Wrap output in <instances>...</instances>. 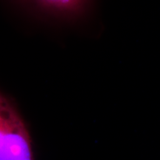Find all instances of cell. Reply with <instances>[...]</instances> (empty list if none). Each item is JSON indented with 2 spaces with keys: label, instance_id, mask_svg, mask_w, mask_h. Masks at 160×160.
I'll use <instances>...</instances> for the list:
<instances>
[{
  "label": "cell",
  "instance_id": "7a4b0ae2",
  "mask_svg": "<svg viewBox=\"0 0 160 160\" xmlns=\"http://www.w3.org/2000/svg\"><path fill=\"white\" fill-rule=\"evenodd\" d=\"M49 2H55V3H64L65 2L68 1V0H48Z\"/></svg>",
  "mask_w": 160,
  "mask_h": 160
},
{
  "label": "cell",
  "instance_id": "6da1fadb",
  "mask_svg": "<svg viewBox=\"0 0 160 160\" xmlns=\"http://www.w3.org/2000/svg\"><path fill=\"white\" fill-rule=\"evenodd\" d=\"M0 160H35L32 139L15 106L0 98Z\"/></svg>",
  "mask_w": 160,
  "mask_h": 160
}]
</instances>
